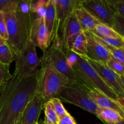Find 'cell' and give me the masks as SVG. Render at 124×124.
<instances>
[{
	"label": "cell",
	"mask_w": 124,
	"mask_h": 124,
	"mask_svg": "<svg viewBox=\"0 0 124 124\" xmlns=\"http://www.w3.org/2000/svg\"><path fill=\"white\" fill-rule=\"evenodd\" d=\"M92 35L96 41H97L99 43L101 44L102 45H103L107 49V50L108 51L112 58L116 59L117 61L122 64L124 66V50L116 48V47H114L113 46H111L110 45L107 44L105 43L98 36H96L93 33H92Z\"/></svg>",
	"instance_id": "obj_22"
},
{
	"label": "cell",
	"mask_w": 124,
	"mask_h": 124,
	"mask_svg": "<svg viewBox=\"0 0 124 124\" xmlns=\"http://www.w3.org/2000/svg\"><path fill=\"white\" fill-rule=\"evenodd\" d=\"M85 59L91 66L97 71L105 84L115 92L119 99L124 98V93L121 85L120 76L110 70L106 64L90 60L87 58Z\"/></svg>",
	"instance_id": "obj_11"
},
{
	"label": "cell",
	"mask_w": 124,
	"mask_h": 124,
	"mask_svg": "<svg viewBox=\"0 0 124 124\" xmlns=\"http://www.w3.org/2000/svg\"><path fill=\"white\" fill-rule=\"evenodd\" d=\"M36 89L37 75L22 78L13 72L0 91V124H15Z\"/></svg>",
	"instance_id": "obj_1"
},
{
	"label": "cell",
	"mask_w": 124,
	"mask_h": 124,
	"mask_svg": "<svg viewBox=\"0 0 124 124\" xmlns=\"http://www.w3.org/2000/svg\"><path fill=\"white\" fill-rule=\"evenodd\" d=\"M116 124H124V119H122L121 121H120L119 122H118V123H117Z\"/></svg>",
	"instance_id": "obj_37"
},
{
	"label": "cell",
	"mask_w": 124,
	"mask_h": 124,
	"mask_svg": "<svg viewBox=\"0 0 124 124\" xmlns=\"http://www.w3.org/2000/svg\"><path fill=\"white\" fill-rule=\"evenodd\" d=\"M45 117L43 123L44 124H58L59 117L54 111L50 102H45L43 105Z\"/></svg>",
	"instance_id": "obj_23"
},
{
	"label": "cell",
	"mask_w": 124,
	"mask_h": 124,
	"mask_svg": "<svg viewBox=\"0 0 124 124\" xmlns=\"http://www.w3.org/2000/svg\"><path fill=\"white\" fill-rule=\"evenodd\" d=\"M120 79H121V85H122V90L124 91V76H120Z\"/></svg>",
	"instance_id": "obj_33"
},
{
	"label": "cell",
	"mask_w": 124,
	"mask_h": 124,
	"mask_svg": "<svg viewBox=\"0 0 124 124\" xmlns=\"http://www.w3.org/2000/svg\"><path fill=\"white\" fill-rule=\"evenodd\" d=\"M18 2L9 10L4 13L8 34L7 44L10 47L15 55L20 52L25 42L27 41L22 33L16 18L15 10Z\"/></svg>",
	"instance_id": "obj_7"
},
{
	"label": "cell",
	"mask_w": 124,
	"mask_h": 124,
	"mask_svg": "<svg viewBox=\"0 0 124 124\" xmlns=\"http://www.w3.org/2000/svg\"><path fill=\"white\" fill-rule=\"evenodd\" d=\"M13 61H15V54L7 44L0 46V63L10 66Z\"/></svg>",
	"instance_id": "obj_24"
},
{
	"label": "cell",
	"mask_w": 124,
	"mask_h": 124,
	"mask_svg": "<svg viewBox=\"0 0 124 124\" xmlns=\"http://www.w3.org/2000/svg\"><path fill=\"white\" fill-rule=\"evenodd\" d=\"M112 28L121 37L124 38V18L117 12L114 16V24Z\"/></svg>",
	"instance_id": "obj_25"
},
{
	"label": "cell",
	"mask_w": 124,
	"mask_h": 124,
	"mask_svg": "<svg viewBox=\"0 0 124 124\" xmlns=\"http://www.w3.org/2000/svg\"><path fill=\"white\" fill-rule=\"evenodd\" d=\"M58 124H77L73 116L69 113L59 117Z\"/></svg>",
	"instance_id": "obj_32"
},
{
	"label": "cell",
	"mask_w": 124,
	"mask_h": 124,
	"mask_svg": "<svg viewBox=\"0 0 124 124\" xmlns=\"http://www.w3.org/2000/svg\"><path fill=\"white\" fill-rule=\"evenodd\" d=\"M6 44H7L6 41H5V40L4 39L2 38H1V36H0V46H1V45Z\"/></svg>",
	"instance_id": "obj_35"
},
{
	"label": "cell",
	"mask_w": 124,
	"mask_h": 124,
	"mask_svg": "<svg viewBox=\"0 0 124 124\" xmlns=\"http://www.w3.org/2000/svg\"><path fill=\"white\" fill-rule=\"evenodd\" d=\"M38 124H39V123H38Z\"/></svg>",
	"instance_id": "obj_39"
},
{
	"label": "cell",
	"mask_w": 124,
	"mask_h": 124,
	"mask_svg": "<svg viewBox=\"0 0 124 124\" xmlns=\"http://www.w3.org/2000/svg\"><path fill=\"white\" fill-rule=\"evenodd\" d=\"M4 84H3V83H2V82H0V91H1V90L2 89V87H3Z\"/></svg>",
	"instance_id": "obj_36"
},
{
	"label": "cell",
	"mask_w": 124,
	"mask_h": 124,
	"mask_svg": "<svg viewBox=\"0 0 124 124\" xmlns=\"http://www.w3.org/2000/svg\"><path fill=\"white\" fill-rule=\"evenodd\" d=\"M90 98L100 108L111 109L117 111L124 119V111L118 101L111 99L96 89L90 90L87 92Z\"/></svg>",
	"instance_id": "obj_16"
},
{
	"label": "cell",
	"mask_w": 124,
	"mask_h": 124,
	"mask_svg": "<svg viewBox=\"0 0 124 124\" xmlns=\"http://www.w3.org/2000/svg\"><path fill=\"white\" fill-rule=\"evenodd\" d=\"M39 124H44L43 123L42 121H40V122H39Z\"/></svg>",
	"instance_id": "obj_38"
},
{
	"label": "cell",
	"mask_w": 124,
	"mask_h": 124,
	"mask_svg": "<svg viewBox=\"0 0 124 124\" xmlns=\"http://www.w3.org/2000/svg\"><path fill=\"white\" fill-rule=\"evenodd\" d=\"M83 32L75 15L69 16L64 22L62 27L61 36L59 37L61 47L65 52L70 51L75 38Z\"/></svg>",
	"instance_id": "obj_13"
},
{
	"label": "cell",
	"mask_w": 124,
	"mask_h": 124,
	"mask_svg": "<svg viewBox=\"0 0 124 124\" xmlns=\"http://www.w3.org/2000/svg\"><path fill=\"white\" fill-rule=\"evenodd\" d=\"M118 102H119V104L122 105V108H123V109H124V98L119 99Z\"/></svg>",
	"instance_id": "obj_34"
},
{
	"label": "cell",
	"mask_w": 124,
	"mask_h": 124,
	"mask_svg": "<svg viewBox=\"0 0 124 124\" xmlns=\"http://www.w3.org/2000/svg\"><path fill=\"white\" fill-rule=\"evenodd\" d=\"M70 52L83 58H87V39L84 31L81 33L75 38Z\"/></svg>",
	"instance_id": "obj_19"
},
{
	"label": "cell",
	"mask_w": 124,
	"mask_h": 124,
	"mask_svg": "<svg viewBox=\"0 0 124 124\" xmlns=\"http://www.w3.org/2000/svg\"><path fill=\"white\" fill-rule=\"evenodd\" d=\"M49 101L50 102L51 104H52V107H53V109H54V111L56 112L58 117H62V116H64L67 113H68L67 111L65 110L62 103L61 100L58 98H53Z\"/></svg>",
	"instance_id": "obj_27"
},
{
	"label": "cell",
	"mask_w": 124,
	"mask_h": 124,
	"mask_svg": "<svg viewBox=\"0 0 124 124\" xmlns=\"http://www.w3.org/2000/svg\"><path fill=\"white\" fill-rule=\"evenodd\" d=\"M0 36L6 41V42L8 40V34L5 21L4 13L2 12H0Z\"/></svg>",
	"instance_id": "obj_29"
},
{
	"label": "cell",
	"mask_w": 124,
	"mask_h": 124,
	"mask_svg": "<svg viewBox=\"0 0 124 124\" xmlns=\"http://www.w3.org/2000/svg\"><path fill=\"white\" fill-rule=\"evenodd\" d=\"M15 15L22 33L27 41L35 16L31 10V0H19L15 10Z\"/></svg>",
	"instance_id": "obj_14"
},
{
	"label": "cell",
	"mask_w": 124,
	"mask_h": 124,
	"mask_svg": "<svg viewBox=\"0 0 124 124\" xmlns=\"http://www.w3.org/2000/svg\"><path fill=\"white\" fill-rule=\"evenodd\" d=\"M106 65L119 76H124V66L112 57L108 61Z\"/></svg>",
	"instance_id": "obj_26"
},
{
	"label": "cell",
	"mask_w": 124,
	"mask_h": 124,
	"mask_svg": "<svg viewBox=\"0 0 124 124\" xmlns=\"http://www.w3.org/2000/svg\"><path fill=\"white\" fill-rule=\"evenodd\" d=\"M81 6L99 23L112 27L116 12L109 0H84Z\"/></svg>",
	"instance_id": "obj_8"
},
{
	"label": "cell",
	"mask_w": 124,
	"mask_h": 124,
	"mask_svg": "<svg viewBox=\"0 0 124 124\" xmlns=\"http://www.w3.org/2000/svg\"><path fill=\"white\" fill-rule=\"evenodd\" d=\"M58 97L65 102L76 105L96 116L99 110V108L90 98L87 91L78 84L67 85Z\"/></svg>",
	"instance_id": "obj_6"
},
{
	"label": "cell",
	"mask_w": 124,
	"mask_h": 124,
	"mask_svg": "<svg viewBox=\"0 0 124 124\" xmlns=\"http://www.w3.org/2000/svg\"><path fill=\"white\" fill-rule=\"evenodd\" d=\"M29 41L46 53L52 41L45 25L44 18L35 17L29 33Z\"/></svg>",
	"instance_id": "obj_12"
},
{
	"label": "cell",
	"mask_w": 124,
	"mask_h": 124,
	"mask_svg": "<svg viewBox=\"0 0 124 124\" xmlns=\"http://www.w3.org/2000/svg\"><path fill=\"white\" fill-rule=\"evenodd\" d=\"M44 22L51 41L52 42L56 23V11L54 0L47 1L44 16Z\"/></svg>",
	"instance_id": "obj_18"
},
{
	"label": "cell",
	"mask_w": 124,
	"mask_h": 124,
	"mask_svg": "<svg viewBox=\"0 0 124 124\" xmlns=\"http://www.w3.org/2000/svg\"><path fill=\"white\" fill-rule=\"evenodd\" d=\"M91 32L98 37L114 38L121 37L117 32L114 30L112 27L102 23L98 24L95 27L94 30Z\"/></svg>",
	"instance_id": "obj_21"
},
{
	"label": "cell",
	"mask_w": 124,
	"mask_h": 124,
	"mask_svg": "<svg viewBox=\"0 0 124 124\" xmlns=\"http://www.w3.org/2000/svg\"><path fill=\"white\" fill-rule=\"evenodd\" d=\"M12 76L9 71V66H6L0 63V82L5 84Z\"/></svg>",
	"instance_id": "obj_28"
},
{
	"label": "cell",
	"mask_w": 124,
	"mask_h": 124,
	"mask_svg": "<svg viewBox=\"0 0 124 124\" xmlns=\"http://www.w3.org/2000/svg\"><path fill=\"white\" fill-rule=\"evenodd\" d=\"M115 8L116 12L124 18V0H109Z\"/></svg>",
	"instance_id": "obj_31"
},
{
	"label": "cell",
	"mask_w": 124,
	"mask_h": 124,
	"mask_svg": "<svg viewBox=\"0 0 124 124\" xmlns=\"http://www.w3.org/2000/svg\"><path fill=\"white\" fill-rule=\"evenodd\" d=\"M65 52L77 78V84L87 92L96 89L111 99L118 101L119 98L115 92L105 84L85 58L76 55L70 51Z\"/></svg>",
	"instance_id": "obj_2"
},
{
	"label": "cell",
	"mask_w": 124,
	"mask_h": 124,
	"mask_svg": "<svg viewBox=\"0 0 124 124\" xmlns=\"http://www.w3.org/2000/svg\"><path fill=\"white\" fill-rule=\"evenodd\" d=\"M56 11V23L53 35V41H59V33L65 19L72 13L75 8L81 6V0H54Z\"/></svg>",
	"instance_id": "obj_9"
},
{
	"label": "cell",
	"mask_w": 124,
	"mask_h": 124,
	"mask_svg": "<svg viewBox=\"0 0 124 124\" xmlns=\"http://www.w3.org/2000/svg\"><path fill=\"white\" fill-rule=\"evenodd\" d=\"M87 39V58L106 64L111 56L103 45L96 41L90 31H84Z\"/></svg>",
	"instance_id": "obj_15"
},
{
	"label": "cell",
	"mask_w": 124,
	"mask_h": 124,
	"mask_svg": "<svg viewBox=\"0 0 124 124\" xmlns=\"http://www.w3.org/2000/svg\"><path fill=\"white\" fill-rule=\"evenodd\" d=\"M45 101L36 92L21 112L15 124H38Z\"/></svg>",
	"instance_id": "obj_10"
},
{
	"label": "cell",
	"mask_w": 124,
	"mask_h": 124,
	"mask_svg": "<svg viewBox=\"0 0 124 124\" xmlns=\"http://www.w3.org/2000/svg\"><path fill=\"white\" fill-rule=\"evenodd\" d=\"M15 73L22 78L37 75L42 65V60L38 57L36 47L28 40L17 54L15 55Z\"/></svg>",
	"instance_id": "obj_4"
},
{
	"label": "cell",
	"mask_w": 124,
	"mask_h": 124,
	"mask_svg": "<svg viewBox=\"0 0 124 124\" xmlns=\"http://www.w3.org/2000/svg\"><path fill=\"white\" fill-rule=\"evenodd\" d=\"M18 0H0V12H7L18 2Z\"/></svg>",
	"instance_id": "obj_30"
},
{
	"label": "cell",
	"mask_w": 124,
	"mask_h": 124,
	"mask_svg": "<svg viewBox=\"0 0 124 124\" xmlns=\"http://www.w3.org/2000/svg\"><path fill=\"white\" fill-rule=\"evenodd\" d=\"M43 60L48 62L55 70L69 81V85L78 83V79L73 69L69 62L66 52L60 45L53 44L44 53Z\"/></svg>",
	"instance_id": "obj_5"
},
{
	"label": "cell",
	"mask_w": 124,
	"mask_h": 124,
	"mask_svg": "<svg viewBox=\"0 0 124 124\" xmlns=\"http://www.w3.org/2000/svg\"><path fill=\"white\" fill-rule=\"evenodd\" d=\"M69 85V81L46 61L42 60V65L37 74V89L45 102L49 101Z\"/></svg>",
	"instance_id": "obj_3"
},
{
	"label": "cell",
	"mask_w": 124,
	"mask_h": 124,
	"mask_svg": "<svg viewBox=\"0 0 124 124\" xmlns=\"http://www.w3.org/2000/svg\"><path fill=\"white\" fill-rule=\"evenodd\" d=\"M74 14L76 16L83 31H92L99 22L94 18L82 6L75 8Z\"/></svg>",
	"instance_id": "obj_17"
},
{
	"label": "cell",
	"mask_w": 124,
	"mask_h": 124,
	"mask_svg": "<svg viewBox=\"0 0 124 124\" xmlns=\"http://www.w3.org/2000/svg\"><path fill=\"white\" fill-rule=\"evenodd\" d=\"M96 116L107 124H116L124 119L122 116L115 110L100 108Z\"/></svg>",
	"instance_id": "obj_20"
}]
</instances>
